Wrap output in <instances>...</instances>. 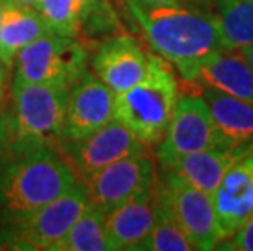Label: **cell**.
Here are the masks:
<instances>
[{"label": "cell", "mask_w": 253, "mask_h": 251, "mask_svg": "<svg viewBox=\"0 0 253 251\" xmlns=\"http://www.w3.org/2000/svg\"><path fill=\"white\" fill-rule=\"evenodd\" d=\"M125 3L150 47L175 66L186 83L204 59L224 51L214 13L188 8L185 3L145 5L136 0H125Z\"/></svg>", "instance_id": "obj_1"}, {"label": "cell", "mask_w": 253, "mask_h": 251, "mask_svg": "<svg viewBox=\"0 0 253 251\" xmlns=\"http://www.w3.org/2000/svg\"><path fill=\"white\" fill-rule=\"evenodd\" d=\"M77 181L74 170L54 148L8 157L0 163V217L8 220L49 204Z\"/></svg>", "instance_id": "obj_2"}, {"label": "cell", "mask_w": 253, "mask_h": 251, "mask_svg": "<svg viewBox=\"0 0 253 251\" xmlns=\"http://www.w3.org/2000/svg\"><path fill=\"white\" fill-rule=\"evenodd\" d=\"M69 92L42 83L12 80L3 119L10 141V157L38 148H54L59 141Z\"/></svg>", "instance_id": "obj_3"}, {"label": "cell", "mask_w": 253, "mask_h": 251, "mask_svg": "<svg viewBox=\"0 0 253 251\" xmlns=\"http://www.w3.org/2000/svg\"><path fill=\"white\" fill-rule=\"evenodd\" d=\"M178 101V82L170 62L149 54L145 77L115 95V119L145 145L162 142Z\"/></svg>", "instance_id": "obj_4"}, {"label": "cell", "mask_w": 253, "mask_h": 251, "mask_svg": "<svg viewBox=\"0 0 253 251\" xmlns=\"http://www.w3.org/2000/svg\"><path fill=\"white\" fill-rule=\"evenodd\" d=\"M88 206L87 189L82 181H77L49 204L2 220L5 227L0 230V248L51 251Z\"/></svg>", "instance_id": "obj_5"}, {"label": "cell", "mask_w": 253, "mask_h": 251, "mask_svg": "<svg viewBox=\"0 0 253 251\" xmlns=\"http://www.w3.org/2000/svg\"><path fill=\"white\" fill-rule=\"evenodd\" d=\"M90 56V46L82 39L47 31L20 51L13 78L71 92L88 71Z\"/></svg>", "instance_id": "obj_6"}, {"label": "cell", "mask_w": 253, "mask_h": 251, "mask_svg": "<svg viewBox=\"0 0 253 251\" xmlns=\"http://www.w3.org/2000/svg\"><path fill=\"white\" fill-rule=\"evenodd\" d=\"M159 204L173 217L195 250L208 251L220 243L211 194L162 170L155 183Z\"/></svg>", "instance_id": "obj_7"}, {"label": "cell", "mask_w": 253, "mask_h": 251, "mask_svg": "<svg viewBox=\"0 0 253 251\" xmlns=\"http://www.w3.org/2000/svg\"><path fill=\"white\" fill-rule=\"evenodd\" d=\"M157 168L147 152L116 160L80 179L90 204L108 214L116 207L150 193L157 183Z\"/></svg>", "instance_id": "obj_8"}, {"label": "cell", "mask_w": 253, "mask_h": 251, "mask_svg": "<svg viewBox=\"0 0 253 251\" xmlns=\"http://www.w3.org/2000/svg\"><path fill=\"white\" fill-rule=\"evenodd\" d=\"M54 150L69 163L80 181L116 160L147 152V145L120 121L113 119L84 139L59 141Z\"/></svg>", "instance_id": "obj_9"}, {"label": "cell", "mask_w": 253, "mask_h": 251, "mask_svg": "<svg viewBox=\"0 0 253 251\" xmlns=\"http://www.w3.org/2000/svg\"><path fill=\"white\" fill-rule=\"evenodd\" d=\"M214 147L225 145L220 142L204 98L198 95L178 97L169 129L159 145V162Z\"/></svg>", "instance_id": "obj_10"}, {"label": "cell", "mask_w": 253, "mask_h": 251, "mask_svg": "<svg viewBox=\"0 0 253 251\" xmlns=\"http://www.w3.org/2000/svg\"><path fill=\"white\" fill-rule=\"evenodd\" d=\"M115 95L93 73L85 72L67 95L59 141L84 139L115 119Z\"/></svg>", "instance_id": "obj_11"}, {"label": "cell", "mask_w": 253, "mask_h": 251, "mask_svg": "<svg viewBox=\"0 0 253 251\" xmlns=\"http://www.w3.org/2000/svg\"><path fill=\"white\" fill-rule=\"evenodd\" d=\"M91 73L115 93L139 83L147 73L149 54L129 35L108 36L90 56Z\"/></svg>", "instance_id": "obj_12"}, {"label": "cell", "mask_w": 253, "mask_h": 251, "mask_svg": "<svg viewBox=\"0 0 253 251\" xmlns=\"http://www.w3.org/2000/svg\"><path fill=\"white\" fill-rule=\"evenodd\" d=\"M211 197L222 242L253 215V150L229 168Z\"/></svg>", "instance_id": "obj_13"}, {"label": "cell", "mask_w": 253, "mask_h": 251, "mask_svg": "<svg viewBox=\"0 0 253 251\" xmlns=\"http://www.w3.org/2000/svg\"><path fill=\"white\" fill-rule=\"evenodd\" d=\"M253 150V143L239 147H214L160 162L165 172L173 173L188 184L212 194L229 168Z\"/></svg>", "instance_id": "obj_14"}, {"label": "cell", "mask_w": 253, "mask_h": 251, "mask_svg": "<svg viewBox=\"0 0 253 251\" xmlns=\"http://www.w3.org/2000/svg\"><path fill=\"white\" fill-rule=\"evenodd\" d=\"M159 215V201L155 188L111 212L105 214L106 237L111 250H136L147 237Z\"/></svg>", "instance_id": "obj_15"}, {"label": "cell", "mask_w": 253, "mask_h": 251, "mask_svg": "<svg viewBox=\"0 0 253 251\" xmlns=\"http://www.w3.org/2000/svg\"><path fill=\"white\" fill-rule=\"evenodd\" d=\"M190 83L253 103V69L235 51H219L204 59Z\"/></svg>", "instance_id": "obj_16"}, {"label": "cell", "mask_w": 253, "mask_h": 251, "mask_svg": "<svg viewBox=\"0 0 253 251\" xmlns=\"http://www.w3.org/2000/svg\"><path fill=\"white\" fill-rule=\"evenodd\" d=\"M201 97L211 111L222 145L239 147L253 143V103L208 87H203Z\"/></svg>", "instance_id": "obj_17"}, {"label": "cell", "mask_w": 253, "mask_h": 251, "mask_svg": "<svg viewBox=\"0 0 253 251\" xmlns=\"http://www.w3.org/2000/svg\"><path fill=\"white\" fill-rule=\"evenodd\" d=\"M0 7V59L12 69L20 51L51 30L36 8L15 3Z\"/></svg>", "instance_id": "obj_18"}, {"label": "cell", "mask_w": 253, "mask_h": 251, "mask_svg": "<svg viewBox=\"0 0 253 251\" xmlns=\"http://www.w3.org/2000/svg\"><path fill=\"white\" fill-rule=\"evenodd\" d=\"M217 23L224 51L253 44V0H216Z\"/></svg>", "instance_id": "obj_19"}, {"label": "cell", "mask_w": 253, "mask_h": 251, "mask_svg": "<svg viewBox=\"0 0 253 251\" xmlns=\"http://www.w3.org/2000/svg\"><path fill=\"white\" fill-rule=\"evenodd\" d=\"M51 251H111L105 214L90 204Z\"/></svg>", "instance_id": "obj_20"}, {"label": "cell", "mask_w": 253, "mask_h": 251, "mask_svg": "<svg viewBox=\"0 0 253 251\" xmlns=\"http://www.w3.org/2000/svg\"><path fill=\"white\" fill-rule=\"evenodd\" d=\"M38 12L51 31L80 39L87 20V5L84 0H41Z\"/></svg>", "instance_id": "obj_21"}, {"label": "cell", "mask_w": 253, "mask_h": 251, "mask_svg": "<svg viewBox=\"0 0 253 251\" xmlns=\"http://www.w3.org/2000/svg\"><path fill=\"white\" fill-rule=\"evenodd\" d=\"M195 250L173 217L159 204V215L136 251H191Z\"/></svg>", "instance_id": "obj_22"}, {"label": "cell", "mask_w": 253, "mask_h": 251, "mask_svg": "<svg viewBox=\"0 0 253 251\" xmlns=\"http://www.w3.org/2000/svg\"><path fill=\"white\" fill-rule=\"evenodd\" d=\"M227 242L220 248L222 250H235V251H253V215L242 225L235 233L225 238Z\"/></svg>", "instance_id": "obj_23"}, {"label": "cell", "mask_w": 253, "mask_h": 251, "mask_svg": "<svg viewBox=\"0 0 253 251\" xmlns=\"http://www.w3.org/2000/svg\"><path fill=\"white\" fill-rule=\"evenodd\" d=\"M10 71H12V69L0 59V109L7 103L5 98H7V93L10 90Z\"/></svg>", "instance_id": "obj_24"}, {"label": "cell", "mask_w": 253, "mask_h": 251, "mask_svg": "<svg viewBox=\"0 0 253 251\" xmlns=\"http://www.w3.org/2000/svg\"><path fill=\"white\" fill-rule=\"evenodd\" d=\"M3 109V108H2ZM0 109V163L10 157V141H8V131L7 124L3 119V111Z\"/></svg>", "instance_id": "obj_25"}, {"label": "cell", "mask_w": 253, "mask_h": 251, "mask_svg": "<svg viewBox=\"0 0 253 251\" xmlns=\"http://www.w3.org/2000/svg\"><path fill=\"white\" fill-rule=\"evenodd\" d=\"M136 2L145 5H181L185 2H190V0H136Z\"/></svg>", "instance_id": "obj_26"}, {"label": "cell", "mask_w": 253, "mask_h": 251, "mask_svg": "<svg viewBox=\"0 0 253 251\" xmlns=\"http://www.w3.org/2000/svg\"><path fill=\"white\" fill-rule=\"evenodd\" d=\"M0 3H15V5H25V7L36 8L40 7L41 0H0Z\"/></svg>", "instance_id": "obj_27"}, {"label": "cell", "mask_w": 253, "mask_h": 251, "mask_svg": "<svg viewBox=\"0 0 253 251\" xmlns=\"http://www.w3.org/2000/svg\"><path fill=\"white\" fill-rule=\"evenodd\" d=\"M237 52H239V54L245 59V62L253 69V44L247 46V47H244V49H240V51H237Z\"/></svg>", "instance_id": "obj_28"}, {"label": "cell", "mask_w": 253, "mask_h": 251, "mask_svg": "<svg viewBox=\"0 0 253 251\" xmlns=\"http://www.w3.org/2000/svg\"><path fill=\"white\" fill-rule=\"evenodd\" d=\"M195 2H211V0H195Z\"/></svg>", "instance_id": "obj_29"}, {"label": "cell", "mask_w": 253, "mask_h": 251, "mask_svg": "<svg viewBox=\"0 0 253 251\" xmlns=\"http://www.w3.org/2000/svg\"><path fill=\"white\" fill-rule=\"evenodd\" d=\"M0 13H2V7H0Z\"/></svg>", "instance_id": "obj_30"}]
</instances>
